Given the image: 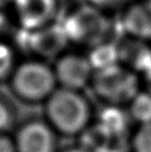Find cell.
<instances>
[{
	"label": "cell",
	"instance_id": "cell-1",
	"mask_svg": "<svg viewBox=\"0 0 151 152\" xmlns=\"http://www.w3.org/2000/svg\"><path fill=\"white\" fill-rule=\"evenodd\" d=\"M42 106L43 119L62 137H79L95 119L96 111L84 91L58 87Z\"/></svg>",
	"mask_w": 151,
	"mask_h": 152
},
{
	"label": "cell",
	"instance_id": "cell-21",
	"mask_svg": "<svg viewBox=\"0 0 151 152\" xmlns=\"http://www.w3.org/2000/svg\"><path fill=\"white\" fill-rule=\"evenodd\" d=\"M127 151H129V149H128V150H125L123 147L119 145L117 142H112L109 147H107L103 151H101V152H127Z\"/></svg>",
	"mask_w": 151,
	"mask_h": 152
},
{
	"label": "cell",
	"instance_id": "cell-13",
	"mask_svg": "<svg viewBox=\"0 0 151 152\" xmlns=\"http://www.w3.org/2000/svg\"><path fill=\"white\" fill-rule=\"evenodd\" d=\"M132 122L140 124L151 123V94L141 89L126 107Z\"/></svg>",
	"mask_w": 151,
	"mask_h": 152
},
{
	"label": "cell",
	"instance_id": "cell-12",
	"mask_svg": "<svg viewBox=\"0 0 151 152\" xmlns=\"http://www.w3.org/2000/svg\"><path fill=\"white\" fill-rule=\"evenodd\" d=\"M87 56L95 71L120 64L118 43H112L110 41H105L90 48Z\"/></svg>",
	"mask_w": 151,
	"mask_h": 152
},
{
	"label": "cell",
	"instance_id": "cell-5",
	"mask_svg": "<svg viewBox=\"0 0 151 152\" xmlns=\"http://www.w3.org/2000/svg\"><path fill=\"white\" fill-rule=\"evenodd\" d=\"M51 64L58 87L78 91H84L88 87L90 88L95 70L87 53L67 49L57 57Z\"/></svg>",
	"mask_w": 151,
	"mask_h": 152
},
{
	"label": "cell",
	"instance_id": "cell-14",
	"mask_svg": "<svg viewBox=\"0 0 151 152\" xmlns=\"http://www.w3.org/2000/svg\"><path fill=\"white\" fill-rule=\"evenodd\" d=\"M18 62L15 46L6 39H0V83L8 82Z\"/></svg>",
	"mask_w": 151,
	"mask_h": 152
},
{
	"label": "cell",
	"instance_id": "cell-3",
	"mask_svg": "<svg viewBox=\"0 0 151 152\" xmlns=\"http://www.w3.org/2000/svg\"><path fill=\"white\" fill-rule=\"evenodd\" d=\"M90 88L103 104L127 107L141 91V80L138 73L119 64L95 71Z\"/></svg>",
	"mask_w": 151,
	"mask_h": 152
},
{
	"label": "cell",
	"instance_id": "cell-10",
	"mask_svg": "<svg viewBox=\"0 0 151 152\" xmlns=\"http://www.w3.org/2000/svg\"><path fill=\"white\" fill-rule=\"evenodd\" d=\"M121 26L126 37L151 41V2L131 4L123 12Z\"/></svg>",
	"mask_w": 151,
	"mask_h": 152
},
{
	"label": "cell",
	"instance_id": "cell-4",
	"mask_svg": "<svg viewBox=\"0 0 151 152\" xmlns=\"http://www.w3.org/2000/svg\"><path fill=\"white\" fill-rule=\"evenodd\" d=\"M69 42L92 48L108 41L110 22L101 9L95 6H82L67 17L62 25Z\"/></svg>",
	"mask_w": 151,
	"mask_h": 152
},
{
	"label": "cell",
	"instance_id": "cell-18",
	"mask_svg": "<svg viewBox=\"0 0 151 152\" xmlns=\"http://www.w3.org/2000/svg\"><path fill=\"white\" fill-rule=\"evenodd\" d=\"M141 86L143 87V90H144V91H147L148 93L151 94V66L142 73Z\"/></svg>",
	"mask_w": 151,
	"mask_h": 152
},
{
	"label": "cell",
	"instance_id": "cell-17",
	"mask_svg": "<svg viewBox=\"0 0 151 152\" xmlns=\"http://www.w3.org/2000/svg\"><path fill=\"white\" fill-rule=\"evenodd\" d=\"M0 152H16L11 134H0Z\"/></svg>",
	"mask_w": 151,
	"mask_h": 152
},
{
	"label": "cell",
	"instance_id": "cell-9",
	"mask_svg": "<svg viewBox=\"0 0 151 152\" xmlns=\"http://www.w3.org/2000/svg\"><path fill=\"white\" fill-rule=\"evenodd\" d=\"M93 122L112 141H120L129 133L132 120L126 107L103 104L98 112H95Z\"/></svg>",
	"mask_w": 151,
	"mask_h": 152
},
{
	"label": "cell",
	"instance_id": "cell-6",
	"mask_svg": "<svg viewBox=\"0 0 151 152\" xmlns=\"http://www.w3.org/2000/svg\"><path fill=\"white\" fill-rule=\"evenodd\" d=\"M12 140L16 152H58V134L45 119L31 118L17 124Z\"/></svg>",
	"mask_w": 151,
	"mask_h": 152
},
{
	"label": "cell",
	"instance_id": "cell-20",
	"mask_svg": "<svg viewBox=\"0 0 151 152\" xmlns=\"http://www.w3.org/2000/svg\"><path fill=\"white\" fill-rule=\"evenodd\" d=\"M58 152H89V151L77 143V144H73V145H68L66 148L59 150Z\"/></svg>",
	"mask_w": 151,
	"mask_h": 152
},
{
	"label": "cell",
	"instance_id": "cell-2",
	"mask_svg": "<svg viewBox=\"0 0 151 152\" xmlns=\"http://www.w3.org/2000/svg\"><path fill=\"white\" fill-rule=\"evenodd\" d=\"M7 83L13 96L28 104H43L58 88L52 64L34 57L19 61Z\"/></svg>",
	"mask_w": 151,
	"mask_h": 152
},
{
	"label": "cell",
	"instance_id": "cell-15",
	"mask_svg": "<svg viewBox=\"0 0 151 152\" xmlns=\"http://www.w3.org/2000/svg\"><path fill=\"white\" fill-rule=\"evenodd\" d=\"M128 142L129 152H151V123L138 126Z\"/></svg>",
	"mask_w": 151,
	"mask_h": 152
},
{
	"label": "cell",
	"instance_id": "cell-16",
	"mask_svg": "<svg viewBox=\"0 0 151 152\" xmlns=\"http://www.w3.org/2000/svg\"><path fill=\"white\" fill-rule=\"evenodd\" d=\"M17 127V111L8 99L0 94V134L10 133Z\"/></svg>",
	"mask_w": 151,
	"mask_h": 152
},
{
	"label": "cell",
	"instance_id": "cell-7",
	"mask_svg": "<svg viewBox=\"0 0 151 152\" xmlns=\"http://www.w3.org/2000/svg\"><path fill=\"white\" fill-rule=\"evenodd\" d=\"M27 31V30H26ZM69 43L62 26L51 25L34 31H27V48L32 52L31 57L39 59L55 60L67 50Z\"/></svg>",
	"mask_w": 151,
	"mask_h": 152
},
{
	"label": "cell",
	"instance_id": "cell-11",
	"mask_svg": "<svg viewBox=\"0 0 151 152\" xmlns=\"http://www.w3.org/2000/svg\"><path fill=\"white\" fill-rule=\"evenodd\" d=\"M118 49L120 64L136 73L142 75L151 66V47L149 42L125 36L121 42L118 43Z\"/></svg>",
	"mask_w": 151,
	"mask_h": 152
},
{
	"label": "cell",
	"instance_id": "cell-22",
	"mask_svg": "<svg viewBox=\"0 0 151 152\" xmlns=\"http://www.w3.org/2000/svg\"><path fill=\"white\" fill-rule=\"evenodd\" d=\"M4 1H7V0H0V4H2V2H4Z\"/></svg>",
	"mask_w": 151,
	"mask_h": 152
},
{
	"label": "cell",
	"instance_id": "cell-19",
	"mask_svg": "<svg viewBox=\"0 0 151 152\" xmlns=\"http://www.w3.org/2000/svg\"><path fill=\"white\" fill-rule=\"evenodd\" d=\"M92 6L100 9V7H111V6H116L121 0H89Z\"/></svg>",
	"mask_w": 151,
	"mask_h": 152
},
{
	"label": "cell",
	"instance_id": "cell-8",
	"mask_svg": "<svg viewBox=\"0 0 151 152\" xmlns=\"http://www.w3.org/2000/svg\"><path fill=\"white\" fill-rule=\"evenodd\" d=\"M15 7L18 26L27 31L51 25L57 11L56 0H15Z\"/></svg>",
	"mask_w": 151,
	"mask_h": 152
}]
</instances>
